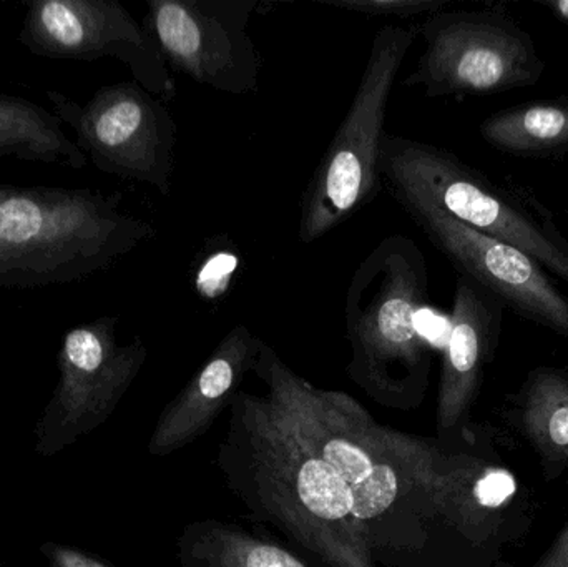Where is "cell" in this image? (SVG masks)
<instances>
[{"instance_id":"obj_14","label":"cell","mask_w":568,"mask_h":567,"mask_svg":"<svg viewBox=\"0 0 568 567\" xmlns=\"http://www.w3.org/2000/svg\"><path fill=\"white\" fill-rule=\"evenodd\" d=\"M500 303L467 279L457 282L437 396L440 432L463 419L476 396L484 360L496 333Z\"/></svg>"},{"instance_id":"obj_16","label":"cell","mask_w":568,"mask_h":567,"mask_svg":"<svg viewBox=\"0 0 568 567\" xmlns=\"http://www.w3.org/2000/svg\"><path fill=\"white\" fill-rule=\"evenodd\" d=\"M176 558L180 567H310L276 543L215 519L186 526Z\"/></svg>"},{"instance_id":"obj_20","label":"cell","mask_w":568,"mask_h":567,"mask_svg":"<svg viewBox=\"0 0 568 567\" xmlns=\"http://www.w3.org/2000/svg\"><path fill=\"white\" fill-rule=\"evenodd\" d=\"M40 553L45 556L49 567H112L106 565V563L100 561L95 556L80 551V549L57 545V543L52 541L40 546Z\"/></svg>"},{"instance_id":"obj_9","label":"cell","mask_w":568,"mask_h":567,"mask_svg":"<svg viewBox=\"0 0 568 567\" xmlns=\"http://www.w3.org/2000/svg\"><path fill=\"white\" fill-rule=\"evenodd\" d=\"M119 318L100 316L63 333L60 378L36 425V453L50 458L106 422L145 365L142 338L122 345Z\"/></svg>"},{"instance_id":"obj_5","label":"cell","mask_w":568,"mask_h":567,"mask_svg":"<svg viewBox=\"0 0 568 567\" xmlns=\"http://www.w3.org/2000/svg\"><path fill=\"white\" fill-rule=\"evenodd\" d=\"M417 36V26L404 23H386L374 36L353 102L304 192L300 242L323 239L383 190L379 159L387 103Z\"/></svg>"},{"instance_id":"obj_7","label":"cell","mask_w":568,"mask_h":567,"mask_svg":"<svg viewBox=\"0 0 568 567\" xmlns=\"http://www.w3.org/2000/svg\"><path fill=\"white\" fill-rule=\"evenodd\" d=\"M45 97L97 170L169 195L179 126L166 102L135 80L102 87L85 103L57 90H47Z\"/></svg>"},{"instance_id":"obj_12","label":"cell","mask_w":568,"mask_h":567,"mask_svg":"<svg viewBox=\"0 0 568 567\" xmlns=\"http://www.w3.org/2000/svg\"><path fill=\"white\" fill-rule=\"evenodd\" d=\"M397 202L464 279L514 312L568 338V300L526 253L490 239L430 203L409 196Z\"/></svg>"},{"instance_id":"obj_18","label":"cell","mask_w":568,"mask_h":567,"mask_svg":"<svg viewBox=\"0 0 568 567\" xmlns=\"http://www.w3.org/2000/svg\"><path fill=\"white\" fill-rule=\"evenodd\" d=\"M524 426L544 455L568 463V375L540 369L532 376L524 405Z\"/></svg>"},{"instance_id":"obj_11","label":"cell","mask_w":568,"mask_h":567,"mask_svg":"<svg viewBox=\"0 0 568 567\" xmlns=\"http://www.w3.org/2000/svg\"><path fill=\"white\" fill-rule=\"evenodd\" d=\"M20 45L50 60L115 59L133 80L169 102L176 83L145 26L115 0H29Z\"/></svg>"},{"instance_id":"obj_3","label":"cell","mask_w":568,"mask_h":567,"mask_svg":"<svg viewBox=\"0 0 568 567\" xmlns=\"http://www.w3.org/2000/svg\"><path fill=\"white\" fill-rule=\"evenodd\" d=\"M155 235L119 193L0 183V288L82 282Z\"/></svg>"},{"instance_id":"obj_21","label":"cell","mask_w":568,"mask_h":567,"mask_svg":"<svg viewBox=\"0 0 568 567\" xmlns=\"http://www.w3.org/2000/svg\"><path fill=\"white\" fill-rule=\"evenodd\" d=\"M534 567H568V526L549 553Z\"/></svg>"},{"instance_id":"obj_17","label":"cell","mask_w":568,"mask_h":567,"mask_svg":"<svg viewBox=\"0 0 568 567\" xmlns=\"http://www.w3.org/2000/svg\"><path fill=\"white\" fill-rule=\"evenodd\" d=\"M480 133L509 152H554L568 145V105L532 103L496 113L483 123Z\"/></svg>"},{"instance_id":"obj_15","label":"cell","mask_w":568,"mask_h":567,"mask_svg":"<svg viewBox=\"0 0 568 567\" xmlns=\"http://www.w3.org/2000/svg\"><path fill=\"white\" fill-rule=\"evenodd\" d=\"M0 156L73 170L83 169L89 162L55 113L9 93H0Z\"/></svg>"},{"instance_id":"obj_13","label":"cell","mask_w":568,"mask_h":567,"mask_svg":"<svg viewBox=\"0 0 568 567\" xmlns=\"http://www.w3.org/2000/svg\"><path fill=\"white\" fill-rule=\"evenodd\" d=\"M260 345L262 338L248 326L230 330L209 362L163 409L149 442L150 455H172L205 435L253 372Z\"/></svg>"},{"instance_id":"obj_19","label":"cell","mask_w":568,"mask_h":567,"mask_svg":"<svg viewBox=\"0 0 568 567\" xmlns=\"http://www.w3.org/2000/svg\"><path fill=\"white\" fill-rule=\"evenodd\" d=\"M331 7L373 17H417L436 13L446 7L443 0H323Z\"/></svg>"},{"instance_id":"obj_4","label":"cell","mask_w":568,"mask_h":567,"mask_svg":"<svg viewBox=\"0 0 568 567\" xmlns=\"http://www.w3.org/2000/svg\"><path fill=\"white\" fill-rule=\"evenodd\" d=\"M427 293L426 259L417 243L404 235L381 240L347 286V375L389 408H407L426 388L429 353L419 315Z\"/></svg>"},{"instance_id":"obj_22","label":"cell","mask_w":568,"mask_h":567,"mask_svg":"<svg viewBox=\"0 0 568 567\" xmlns=\"http://www.w3.org/2000/svg\"><path fill=\"white\" fill-rule=\"evenodd\" d=\"M560 19L567 20L568 22V0H554V2L547 3Z\"/></svg>"},{"instance_id":"obj_6","label":"cell","mask_w":568,"mask_h":567,"mask_svg":"<svg viewBox=\"0 0 568 567\" xmlns=\"http://www.w3.org/2000/svg\"><path fill=\"white\" fill-rule=\"evenodd\" d=\"M379 170L394 199L424 200L457 222L520 250L568 283L566 239L453 153L386 132Z\"/></svg>"},{"instance_id":"obj_1","label":"cell","mask_w":568,"mask_h":567,"mask_svg":"<svg viewBox=\"0 0 568 567\" xmlns=\"http://www.w3.org/2000/svg\"><path fill=\"white\" fill-rule=\"evenodd\" d=\"M253 373L311 448L333 466L353 495L354 516L381 559L414 546L410 519L434 508L444 459L423 439L381 426L349 395L301 378L263 342Z\"/></svg>"},{"instance_id":"obj_8","label":"cell","mask_w":568,"mask_h":567,"mask_svg":"<svg viewBox=\"0 0 568 567\" xmlns=\"http://www.w3.org/2000/svg\"><path fill=\"white\" fill-rule=\"evenodd\" d=\"M417 29L424 52L404 85L427 97L500 92L536 83L542 73L532 39L497 13L443 9Z\"/></svg>"},{"instance_id":"obj_2","label":"cell","mask_w":568,"mask_h":567,"mask_svg":"<svg viewBox=\"0 0 568 567\" xmlns=\"http://www.w3.org/2000/svg\"><path fill=\"white\" fill-rule=\"evenodd\" d=\"M216 463L233 495L326 567H376L353 495L268 395L239 392Z\"/></svg>"},{"instance_id":"obj_10","label":"cell","mask_w":568,"mask_h":567,"mask_svg":"<svg viewBox=\"0 0 568 567\" xmlns=\"http://www.w3.org/2000/svg\"><path fill=\"white\" fill-rule=\"evenodd\" d=\"M145 29L170 70L230 95L260 89L262 57L250 36L256 0H149Z\"/></svg>"}]
</instances>
